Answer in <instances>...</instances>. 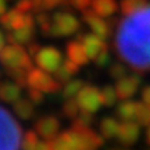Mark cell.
Masks as SVG:
<instances>
[{
    "label": "cell",
    "mask_w": 150,
    "mask_h": 150,
    "mask_svg": "<svg viewBox=\"0 0 150 150\" xmlns=\"http://www.w3.org/2000/svg\"><path fill=\"white\" fill-rule=\"evenodd\" d=\"M100 91H102L103 106H106V107H111V106H114V104H115V100L118 99L117 91H115V86L104 85Z\"/></svg>",
    "instance_id": "obj_25"
},
{
    "label": "cell",
    "mask_w": 150,
    "mask_h": 150,
    "mask_svg": "<svg viewBox=\"0 0 150 150\" xmlns=\"http://www.w3.org/2000/svg\"><path fill=\"white\" fill-rule=\"evenodd\" d=\"M108 150H125V149H120V147H114V149H108Z\"/></svg>",
    "instance_id": "obj_42"
},
{
    "label": "cell",
    "mask_w": 150,
    "mask_h": 150,
    "mask_svg": "<svg viewBox=\"0 0 150 150\" xmlns=\"http://www.w3.org/2000/svg\"><path fill=\"white\" fill-rule=\"evenodd\" d=\"M102 135L89 128H71L57 135L52 142V150H97L103 145Z\"/></svg>",
    "instance_id": "obj_2"
},
{
    "label": "cell",
    "mask_w": 150,
    "mask_h": 150,
    "mask_svg": "<svg viewBox=\"0 0 150 150\" xmlns=\"http://www.w3.org/2000/svg\"><path fill=\"white\" fill-rule=\"evenodd\" d=\"M92 122H93V114L81 110L79 114L74 118L72 128H89L92 125Z\"/></svg>",
    "instance_id": "obj_27"
},
{
    "label": "cell",
    "mask_w": 150,
    "mask_h": 150,
    "mask_svg": "<svg viewBox=\"0 0 150 150\" xmlns=\"http://www.w3.org/2000/svg\"><path fill=\"white\" fill-rule=\"evenodd\" d=\"M0 24L8 31H16L24 27H35V18L31 13H21L17 8H13L0 17Z\"/></svg>",
    "instance_id": "obj_9"
},
{
    "label": "cell",
    "mask_w": 150,
    "mask_h": 150,
    "mask_svg": "<svg viewBox=\"0 0 150 150\" xmlns=\"http://www.w3.org/2000/svg\"><path fill=\"white\" fill-rule=\"evenodd\" d=\"M35 61L39 68H42L46 72H56L63 64V56L59 49L53 46H46L39 50V53L35 56Z\"/></svg>",
    "instance_id": "obj_8"
},
{
    "label": "cell",
    "mask_w": 150,
    "mask_h": 150,
    "mask_svg": "<svg viewBox=\"0 0 150 150\" xmlns=\"http://www.w3.org/2000/svg\"><path fill=\"white\" fill-rule=\"evenodd\" d=\"M78 29H79V21L72 13L67 10H59L53 14L52 36H70Z\"/></svg>",
    "instance_id": "obj_5"
},
{
    "label": "cell",
    "mask_w": 150,
    "mask_h": 150,
    "mask_svg": "<svg viewBox=\"0 0 150 150\" xmlns=\"http://www.w3.org/2000/svg\"><path fill=\"white\" fill-rule=\"evenodd\" d=\"M6 13V0H0V17Z\"/></svg>",
    "instance_id": "obj_39"
},
{
    "label": "cell",
    "mask_w": 150,
    "mask_h": 150,
    "mask_svg": "<svg viewBox=\"0 0 150 150\" xmlns=\"http://www.w3.org/2000/svg\"><path fill=\"white\" fill-rule=\"evenodd\" d=\"M146 142H147V145H150V125L147 127V131H146Z\"/></svg>",
    "instance_id": "obj_40"
},
{
    "label": "cell",
    "mask_w": 150,
    "mask_h": 150,
    "mask_svg": "<svg viewBox=\"0 0 150 150\" xmlns=\"http://www.w3.org/2000/svg\"><path fill=\"white\" fill-rule=\"evenodd\" d=\"M36 22L40 31L43 32V35L46 36H52V25H53V16H50L47 11H42L36 14Z\"/></svg>",
    "instance_id": "obj_24"
},
{
    "label": "cell",
    "mask_w": 150,
    "mask_h": 150,
    "mask_svg": "<svg viewBox=\"0 0 150 150\" xmlns=\"http://www.w3.org/2000/svg\"><path fill=\"white\" fill-rule=\"evenodd\" d=\"M36 134L45 140H53L57 138L60 131V120L54 115H45L39 118L35 124Z\"/></svg>",
    "instance_id": "obj_13"
},
{
    "label": "cell",
    "mask_w": 150,
    "mask_h": 150,
    "mask_svg": "<svg viewBox=\"0 0 150 150\" xmlns=\"http://www.w3.org/2000/svg\"><path fill=\"white\" fill-rule=\"evenodd\" d=\"M65 53L68 56V60L76 63L78 65H85L89 63V56L86 53L85 46L82 45V42L79 40H71V42L67 43L65 46Z\"/></svg>",
    "instance_id": "obj_15"
},
{
    "label": "cell",
    "mask_w": 150,
    "mask_h": 150,
    "mask_svg": "<svg viewBox=\"0 0 150 150\" xmlns=\"http://www.w3.org/2000/svg\"><path fill=\"white\" fill-rule=\"evenodd\" d=\"M83 86H85V81H82V79L75 78V79L68 81L64 85V88L61 89V96L64 97L65 100L67 99H74V97L78 96V93L81 92V89Z\"/></svg>",
    "instance_id": "obj_23"
},
{
    "label": "cell",
    "mask_w": 150,
    "mask_h": 150,
    "mask_svg": "<svg viewBox=\"0 0 150 150\" xmlns=\"http://www.w3.org/2000/svg\"><path fill=\"white\" fill-rule=\"evenodd\" d=\"M39 142L36 131H28L22 138V150H36Z\"/></svg>",
    "instance_id": "obj_29"
},
{
    "label": "cell",
    "mask_w": 150,
    "mask_h": 150,
    "mask_svg": "<svg viewBox=\"0 0 150 150\" xmlns=\"http://www.w3.org/2000/svg\"><path fill=\"white\" fill-rule=\"evenodd\" d=\"M76 40L82 42V45L85 46L86 53L89 56L91 60H95L100 56V54L108 52L107 43L104 42V39H102L100 36H97L96 33H81L79 36H76Z\"/></svg>",
    "instance_id": "obj_11"
},
{
    "label": "cell",
    "mask_w": 150,
    "mask_h": 150,
    "mask_svg": "<svg viewBox=\"0 0 150 150\" xmlns=\"http://www.w3.org/2000/svg\"><path fill=\"white\" fill-rule=\"evenodd\" d=\"M60 6H70L68 4V0H45L46 11L57 8V7H60Z\"/></svg>",
    "instance_id": "obj_36"
},
{
    "label": "cell",
    "mask_w": 150,
    "mask_h": 150,
    "mask_svg": "<svg viewBox=\"0 0 150 150\" xmlns=\"http://www.w3.org/2000/svg\"><path fill=\"white\" fill-rule=\"evenodd\" d=\"M0 61L6 68H20V70L29 71L32 68V59L28 50L21 45H8L4 46L0 53Z\"/></svg>",
    "instance_id": "obj_4"
},
{
    "label": "cell",
    "mask_w": 150,
    "mask_h": 150,
    "mask_svg": "<svg viewBox=\"0 0 150 150\" xmlns=\"http://www.w3.org/2000/svg\"><path fill=\"white\" fill-rule=\"evenodd\" d=\"M13 111L16 112V115L21 120H31L35 115V108H33V103L29 99H24L21 97L20 100H17L13 104Z\"/></svg>",
    "instance_id": "obj_22"
},
{
    "label": "cell",
    "mask_w": 150,
    "mask_h": 150,
    "mask_svg": "<svg viewBox=\"0 0 150 150\" xmlns=\"http://www.w3.org/2000/svg\"><path fill=\"white\" fill-rule=\"evenodd\" d=\"M79 104L76 102V99H67L63 104V114L68 118H75L79 114Z\"/></svg>",
    "instance_id": "obj_30"
},
{
    "label": "cell",
    "mask_w": 150,
    "mask_h": 150,
    "mask_svg": "<svg viewBox=\"0 0 150 150\" xmlns=\"http://www.w3.org/2000/svg\"><path fill=\"white\" fill-rule=\"evenodd\" d=\"M120 124L114 117H104L99 124V131L104 139H112L117 138Z\"/></svg>",
    "instance_id": "obj_21"
},
{
    "label": "cell",
    "mask_w": 150,
    "mask_h": 150,
    "mask_svg": "<svg viewBox=\"0 0 150 150\" xmlns=\"http://www.w3.org/2000/svg\"><path fill=\"white\" fill-rule=\"evenodd\" d=\"M139 102L135 100H122L117 106V117L121 118L122 121H136V114H138Z\"/></svg>",
    "instance_id": "obj_17"
},
{
    "label": "cell",
    "mask_w": 150,
    "mask_h": 150,
    "mask_svg": "<svg viewBox=\"0 0 150 150\" xmlns=\"http://www.w3.org/2000/svg\"><path fill=\"white\" fill-rule=\"evenodd\" d=\"M147 4H149L147 0H121L120 7H121V11L127 16V14H131V13L139 10Z\"/></svg>",
    "instance_id": "obj_26"
},
{
    "label": "cell",
    "mask_w": 150,
    "mask_h": 150,
    "mask_svg": "<svg viewBox=\"0 0 150 150\" xmlns=\"http://www.w3.org/2000/svg\"><path fill=\"white\" fill-rule=\"evenodd\" d=\"M136 122L142 127H149L150 125V106L145 104L143 102H139L138 114H136Z\"/></svg>",
    "instance_id": "obj_28"
},
{
    "label": "cell",
    "mask_w": 150,
    "mask_h": 150,
    "mask_svg": "<svg viewBox=\"0 0 150 150\" xmlns=\"http://www.w3.org/2000/svg\"><path fill=\"white\" fill-rule=\"evenodd\" d=\"M68 4L78 11H85L92 6V0H68Z\"/></svg>",
    "instance_id": "obj_33"
},
{
    "label": "cell",
    "mask_w": 150,
    "mask_h": 150,
    "mask_svg": "<svg viewBox=\"0 0 150 150\" xmlns=\"http://www.w3.org/2000/svg\"><path fill=\"white\" fill-rule=\"evenodd\" d=\"M75 99L82 111H88L92 114L99 111L103 106L102 91H100V88L95 85H85Z\"/></svg>",
    "instance_id": "obj_7"
},
{
    "label": "cell",
    "mask_w": 150,
    "mask_h": 150,
    "mask_svg": "<svg viewBox=\"0 0 150 150\" xmlns=\"http://www.w3.org/2000/svg\"><path fill=\"white\" fill-rule=\"evenodd\" d=\"M22 88L16 82H3L0 89V99L6 103H14L21 99Z\"/></svg>",
    "instance_id": "obj_18"
},
{
    "label": "cell",
    "mask_w": 150,
    "mask_h": 150,
    "mask_svg": "<svg viewBox=\"0 0 150 150\" xmlns=\"http://www.w3.org/2000/svg\"><path fill=\"white\" fill-rule=\"evenodd\" d=\"M115 50L138 72L150 71V4L127 14L117 25Z\"/></svg>",
    "instance_id": "obj_1"
},
{
    "label": "cell",
    "mask_w": 150,
    "mask_h": 150,
    "mask_svg": "<svg viewBox=\"0 0 150 150\" xmlns=\"http://www.w3.org/2000/svg\"><path fill=\"white\" fill-rule=\"evenodd\" d=\"M92 10L100 17H111L118 10L117 0H92Z\"/></svg>",
    "instance_id": "obj_20"
},
{
    "label": "cell",
    "mask_w": 150,
    "mask_h": 150,
    "mask_svg": "<svg viewBox=\"0 0 150 150\" xmlns=\"http://www.w3.org/2000/svg\"><path fill=\"white\" fill-rule=\"evenodd\" d=\"M28 99L33 103V104H42L43 100H45V93L42 91H38V89H33V88H29L28 89Z\"/></svg>",
    "instance_id": "obj_32"
},
{
    "label": "cell",
    "mask_w": 150,
    "mask_h": 150,
    "mask_svg": "<svg viewBox=\"0 0 150 150\" xmlns=\"http://www.w3.org/2000/svg\"><path fill=\"white\" fill-rule=\"evenodd\" d=\"M82 20L86 22V25L91 28V31L93 33H96L97 36H100L102 39H108L111 36V29L112 27L110 25V22L103 20V17L97 16L96 13L91 8L82 11Z\"/></svg>",
    "instance_id": "obj_10"
},
{
    "label": "cell",
    "mask_w": 150,
    "mask_h": 150,
    "mask_svg": "<svg viewBox=\"0 0 150 150\" xmlns=\"http://www.w3.org/2000/svg\"><path fill=\"white\" fill-rule=\"evenodd\" d=\"M108 74L111 78L114 79H121L124 78L125 75H127V68H125V65L121 64V63H115V64L110 65V68H108Z\"/></svg>",
    "instance_id": "obj_31"
},
{
    "label": "cell",
    "mask_w": 150,
    "mask_h": 150,
    "mask_svg": "<svg viewBox=\"0 0 150 150\" xmlns=\"http://www.w3.org/2000/svg\"><path fill=\"white\" fill-rule=\"evenodd\" d=\"M139 134L140 125L138 122H135V121H122L120 124L117 139L122 146H131L139 139Z\"/></svg>",
    "instance_id": "obj_14"
},
{
    "label": "cell",
    "mask_w": 150,
    "mask_h": 150,
    "mask_svg": "<svg viewBox=\"0 0 150 150\" xmlns=\"http://www.w3.org/2000/svg\"><path fill=\"white\" fill-rule=\"evenodd\" d=\"M1 86H3V83H1V81H0V89H1Z\"/></svg>",
    "instance_id": "obj_43"
},
{
    "label": "cell",
    "mask_w": 150,
    "mask_h": 150,
    "mask_svg": "<svg viewBox=\"0 0 150 150\" xmlns=\"http://www.w3.org/2000/svg\"><path fill=\"white\" fill-rule=\"evenodd\" d=\"M42 49V46L39 45V43H29V47H28V53L31 57H35L38 53H39V50Z\"/></svg>",
    "instance_id": "obj_38"
},
{
    "label": "cell",
    "mask_w": 150,
    "mask_h": 150,
    "mask_svg": "<svg viewBox=\"0 0 150 150\" xmlns=\"http://www.w3.org/2000/svg\"><path fill=\"white\" fill-rule=\"evenodd\" d=\"M16 8L20 10L21 13H32L33 10L32 0H18L16 4Z\"/></svg>",
    "instance_id": "obj_35"
},
{
    "label": "cell",
    "mask_w": 150,
    "mask_h": 150,
    "mask_svg": "<svg viewBox=\"0 0 150 150\" xmlns=\"http://www.w3.org/2000/svg\"><path fill=\"white\" fill-rule=\"evenodd\" d=\"M22 138L20 124L0 106V150H20L22 147Z\"/></svg>",
    "instance_id": "obj_3"
},
{
    "label": "cell",
    "mask_w": 150,
    "mask_h": 150,
    "mask_svg": "<svg viewBox=\"0 0 150 150\" xmlns=\"http://www.w3.org/2000/svg\"><path fill=\"white\" fill-rule=\"evenodd\" d=\"M140 85H142V78L139 75H125L124 78L118 79L115 83L118 99L128 100L131 97H134L136 92L139 91Z\"/></svg>",
    "instance_id": "obj_12"
},
{
    "label": "cell",
    "mask_w": 150,
    "mask_h": 150,
    "mask_svg": "<svg viewBox=\"0 0 150 150\" xmlns=\"http://www.w3.org/2000/svg\"><path fill=\"white\" fill-rule=\"evenodd\" d=\"M78 72H79V65L74 61H71V60H65V61H63L61 67L54 72V78L59 81L60 83H67Z\"/></svg>",
    "instance_id": "obj_19"
},
{
    "label": "cell",
    "mask_w": 150,
    "mask_h": 150,
    "mask_svg": "<svg viewBox=\"0 0 150 150\" xmlns=\"http://www.w3.org/2000/svg\"><path fill=\"white\" fill-rule=\"evenodd\" d=\"M95 64H96L99 68H106V67H110V65H111V56L108 54V52L100 54V56L95 60Z\"/></svg>",
    "instance_id": "obj_34"
},
{
    "label": "cell",
    "mask_w": 150,
    "mask_h": 150,
    "mask_svg": "<svg viewBox=\"0 0 150 150\" xmlns=\"http://www.w3.org/2000/svg\"><path fill=\"white\" fill-rule=\"evenodd\" d=\"M140 96H142V102L147 104V106H150V85H146L142 88Z\"/></svg>",
    "instance_id": "obj_37"
},
{
    "label": "cell",
    "mask_w": 150,
    "mask_h": 150,
    "mask_svg": "<svg viewBox=\"0 0 150 150\" xmlns=\"http://www.w3.org/2000/svg\"><path fill=\"white\" fill-rule=\"evenodd\" d=\"M3 47H4V38H3V35L0 33V53H1Z\"/></svg>",
    "instance_id": "obj_41"
},
{
    "label": "cell",
    "mask_w": 150,
    "mask_h": 150,
    "mask_svg": "<svg viewBox=\"0 0 150 150\" xmlns=\"http://www.w3.org/2000/svg\"><path fill=\"white\" fill-rule=\"evenodd\" d=\"M35 38V27H24L20 29H16L7 35V40L11 45H29L32 43V39Z\"/></svg>",
    "instance_id": "obj_16"
},
{
    "label": "cell",
    "mask_w": 150,
    "mask_h": 150,
    "mask_svg": "<svg viewBox=\"0 0 150 150\" xmlns=\"http://www.w3.org/2000/svg\"><path fill=\"white\" fill-rule=\"evenodd\" d=\"M28 86L42 91L43 93H56L61 89V83L57 79L52 78L49 72L43 71L42 68H31L28 71Z\"/></svg>",
    "instance_id": "obj_6"
}]
</instances>
